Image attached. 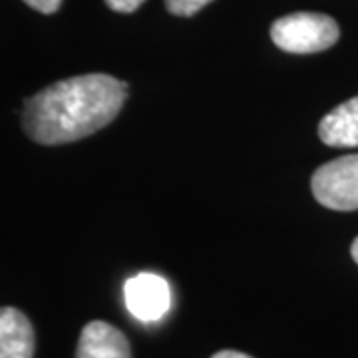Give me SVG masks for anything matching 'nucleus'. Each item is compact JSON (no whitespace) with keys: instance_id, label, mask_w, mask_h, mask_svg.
I'll use <instances>...</instances> for the list:
<instances>
[{"instance_id":"nucleus-3","label":"nucleus","mask_w":358,"mask_h":358,"mask_svg":"<svg viewBox=\"0 0 358 358\" xmlns=\"http://www.w3.org/2000/svg\"><path fill=\"white\" fill-rule=\"evenodd\" d=\"M310 189L320 205L333 211L358 209V154L320 166L310 178Z\"/></svg>"},{"instance_id":"nucleus-11","label":"nucleus","mask_w":358,"mask_h":358,"mask_svg":"<svg viewBox=\"0 0 358 358\" xmlns=\"http://www.w3.org/2000/svg\"><path fill=\"white\" fill-rule=\"evenodd\" d=\"M211 358H253L245 352H239V350H219L217 355H213Z\"/></svg>"},{"instance_id":"nucleus-7","label":"nucleus","mask_w":358,"mask_h":358,"mask_svg":"<svg viewBox=\"0 0 358 358\" xmlns=\"http://www.w3.org/2000/svg\"><path fill=\"white\" fill-rule=\"evenodd\" d=\"M319 138L331 148H358V96L338 103L320 120Z\"/></svg>"},{"instance_id":"nucleus-2","label":"nucleus","mask_w":358,"mask_h":358,"mask_svg":"<svg viewBox=\"0 0 358 358\" xmlns=\"http://www.w3.org/2000/svg\"><path fill=\"white\" fill-rule=\"evenodd\" d=\"M341 30L336 20L327 14L294 13L275 20L271 38L289 54H315L336 44Z\"/></svg>"},{"instance_id":"nucleus-12","label":"nucleus","mask_w":358,"mask_h":358,"mask_svg":"<svg viewBox=\"0 0 358 358\" xmlns=\"http://www.w3.org/2000/svg\"><path fill=\"white\" fill-rule=\"evenodd\" d=\"M350 255H352V259L358 263V237L352 241V247H350Z\"/></svg>"},{"instance_id":"nucleus-9","label":"nucleus","mask_w":358,"mask_h":358,"mask_svg":"<svg viewBox=\"0 0 358 358\" xmlns=\"http://www.w3.org/2000/svg\"><path fill=\"white\" fill-rule=\"evenodd\" d=\"M145 0H106V4L115 10V13H134V10H138L141 4H143Z\"/></svg>"},{"instance_id":"nucleus-8","label":"nucleus","mask_w":358,"mask_h":358,"mask_svg":"<svg viewBox=\"0 0 358 358\" xmlns=\"http://www.w3.org/2000/svg\"><path fill=\"white\" fill-rule=\"evenodd\" d=\"M211 0H166L167 10L176 16H193L207 6Z\"/></svg>"},{"instance_id":"nucleus-5","label":"nucleus","mask_w":358,"mask_h":358,"mask_svg":"<svg viewBox=\"0 0 358 358\" xmlns=\"http://www.w3.org/2000/svg\"><path fill=\"white\" fill-rule=\"evenodd\" d=\"M74 358H131V346L114 324L92 320L82 329Z\"/></svg>"},{"instance_id":"nucleus-4","label":"nucleus","mask_w":358,"mask_h":358,"mask_svg":"<svg viewBox=\"0 0 358 358\" xmlns=\"http://www.w3.org/2000/svg\"><path fill=\"white\" fill-rule=\"evenodd\" d=\"M124 299L129 313L143 322L159 320L171 305L169 285L164 277L154 273H140L128 279L124 287Z\"/></svg>"},{"instance_id":"nucleus-1","label":"nucleus","mask_w":358,"mask_h":358,"mask_svg":"<svg viewBox=\"0 0 358 358\" xmlns=\"http://www.w3.org/2000/svg\"><path fill=\"white\" fill-rule=\"evenodd\" d=\"M128 82L110 74L60 80L30 96L22 108V129L40 145H62L110 126L128 100Z\"/></svg>"},{"instance_id":"nucleus-10","label":"nucleus","mask_w":358,"mask_h":358,"mask_svg":"<svg viewBox=\"0 0 358 358\" xmlns=\"http://www.w3.org/2000/svg\"><path fill=\"white\" fill-rule=\"evenodd\" d=\"M26 4L34 10H38L42 14H52L56 13L62 4V0H24Z\"/></svg>"},{"instance_id":"nucleus-6","label":"nucleus","mask_w":358,"mask_h":358,"mask_svg":"<svg viewBox=\"0 0 358 358\" xmlns=\"http://www.w3.org/2000/svg\"><path fill=\"white\" fill-rule=\"evenodd\" d=\"M34 327L22 310L4 307L0 310V358H34Z\"/></svg>"}]
</instances>
